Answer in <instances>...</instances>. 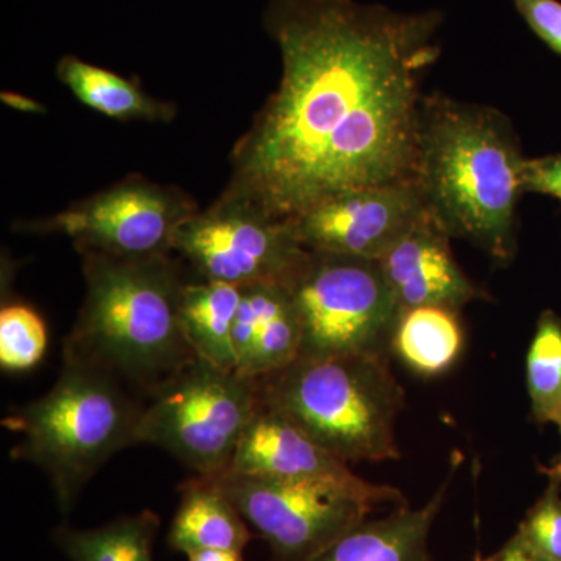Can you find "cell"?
Returning <instances> with one entry per match:
<instances>
[{
	"label": "cell",
	"mask_w": 561,
	"mask_h": 561,
	"mask_svg": "<svg viewBox=\"0 0 561 561\" xmlns=\"http://www.w3.org/2000/svg\"><path fill=\"white\" fill-rule=\"evenodd\" d=\"M481 561H496V559H494V557H493V559H490V560H481Z\"/></svg>",
	"instance_id": "obj_29"
},
{
	"label": "cell",
	"mask_w": 561,
	"mask_h": 561,
	"mask_svg": "<svg viewBox=\"0 0 561 561\" xmlns=\"http://www.w3.org/2000/svg\"><path fill=\"white\" fill-rule=\"evenodd\" d=\"M524 161L501 111L442 94L424 98L413 183L427 216L449 238L470 241L497 262L512 260Z\"/></svg>",
	"instance_id": "obj_2"
},
{
	"label": "cell",
	"mask_w": 561,
	"mask_h": 561,
	"mask_svg": "<svg viewBox=\"0 0 561 561\" xmlns=\"http://www.w3.org/2000/svg\"><path fill=\"white\" fill-rule=\"evenodd\" d=\"M158 529V515L144 511L98 529L60 527L54 540L70 561H153L151 545Z\"/></svg>",
	"instance_id": "obj_20"
},
{
	"label": "cell",
	"mask_w": 561,
	"mask_h": 561,
	"mask_svg": "<svg viewBox=\"0 0 561 561\" xmlns=\"http://www.w3.org/2000/svg\"><path fill=\"white\" fill-rule=\"evenodd\" d=\"M546 472L549 476L548 489L513 537L535 556L561 561V483L553 472Z\"/></svg>",
	"instance_id": "obj_23"
},
{
	"label": "cell",
	"mask_w": 561,
	"mask_h": 561,
	"mask_svg": "<svg viewBox=\"0 0 561 561\" xmlns=\"http://www.w3.org/2000/svg\"><path fill=\"white\" fill-rule=\"evenodd\" d=\"M463 343L457 311L442 306H421L401 313L391 350L421 375L448 370Z\"/></svg>",
	"instance_id": "obj_19"
},
{
	"label": "cell",
	"mask_w": 561,
	"mask_h": 561,
	"mask_svg": "<svg viewBox=\"0 0 561 561\" xmlns=\"http://www.w3.org/2000/svg\"><path fill=\"white\" fill-rule=\"evenodd\" d=\"M257 382L262 405L346 463L400 459L397 420L404 393L389 356L298 357Z\"/></svg>",
	"instance_id": "obj_4"
},
{
	"label": "cell",
	"mask_w": 561,
	"mask_h": 561,
	"mask_svg": "<svg viewBox=\"0 0 561 561\" xmlns=\"http://www.w3.org/2000/svg\"><path fill=\"white\" fill-rule=\"evenodd\" d=\"M413 181L335 195L290 220L306 250L379 261L424 216Z\"/></svg>",
	"instance_id": "obj_11"
},
{
	"label": "cell",
	"mask_w": 561,
	"mask_h": 561,
	"mask_svg": "<svg viewBox=\"0 0 561 561\" xmlns=\"http://www.w3.org/2000/svg\"><path fill=\"white\" fill-rule=\"evenodd\" d=\"M523 191L549 195L561 202V153L524 161Z\"/></svg>",
	"instance_id": "obj_25"
},
{
	"label": "cell",
	"mask_w": 561,
	"mask_h": 561,
	"mask_svg": "<svg viewBox=\"0 0 561 561\" xmlns=\"http://www.w3.org/2000/svg\"><path fill=\"white\" fill-rule=\"evenodd\" d=\"M81 257L87 295L66 339L65 360L91 365L153 394L195 357L180 327L186 286L181 265L171 253Z\"/></svg>",
	"instance_id": "obj_3"
},
{
	"label": "cell",
	"mask_w": 561,
	"mask_h": 561,
	"mask_svg": "<svg viewBox=\"0 0 561 561\" xmlns=\"http://www.w3.org/2000/svg\"><path fill=\"white\" fill-rule=\"evenodd\" d=\"M548 471L553 472V474H556L557 478H559V481L561 483V456L560 459L557 460L556 463H553L552 468H548Z\"/></svg>",
	"instance_id": "obj_28"
},
{
	"label": "cell",
	"mask_w": 561,
	"mask_h": 561,
	"mask_svg": "<svg viewBox=\"0 0 561 561\" xmlns=\"http://www.w3.org/2000/svg\"><path fill=\"white\" fill-rule=\"evenodd\" d=\"M136 402L108 373L65 360L58 381L44 397L3 420L22 435L11 456L46 472L62 515L114 454L138 445Z\"/></svg>",
	"instance_id": "obj_5"
},
{
	"label": "cell",
	"mask_w": 561,
	"mask_h": 561,
	"mask_svg": "<svg viewBox=\"0 0 561 561\" xmlns=\"http://www.w3.org/2000/svg\"><path fill=\"white\" fill-rule=\"evenodd\" d=\"M456 467L454 463L442 489L424 507L412 511L401 505L383 518L367 519L309 561H432L427 548L432 523Z\"/></svg>",
	"instance_id": "obj_15"
},
{
	"label": "cell",
	"mask_w": 561,
	"mask_h": 561,
	"mask_svg": "<svg viewBox=\"0 0 561 561\" xmlns=\"http://www.w3.org/2000/svg\"><path fill=\"white\" fill-rule=\"evenodd\" d=\"M449 241L424 213L379 260L401 312L421 306L459 311L481 297V290L457 264Z\"/></svg>",
	"instance_id": "obj_13"
},
{
	"label": "cell",
	"mask_w": 561,
	"mask_h": 561,
	"mask_svg": "<svg viewBox=\"0 0 561 561\" xmlns=\"http://www.w3.org/2000/svg\"><path fill=\"white\" fill-rule=\"evenodd\" d=\"M187 561H243L242 552L220 551V549H205L186 553Z\"/></svg>",
	"instance_id": "obj_27"
},
{
	"label": "cell",
	"mask_w": 561,
	"mask_h": 561,
	"mask_svg": "<svg viewBox=\"0 0 561 561\" xmlns=\"http://www.w3.org/2000/svg\"><path fill=\"white\" fill-rule=\"evenodd\" d=\"M242 287L219 280L186 283L181 291L180 327L195 356L210 362L221 370L236 371V313L241 302Z\"/></svg>",
	"instance_id": "obj_17"
},
{
	"label": "cell",
	"mask_w": 561,
	"mask_h": 561,
	"mask_svg": "<svg viewBox=\"0 0 561 561\" xmlns=\"http://www.w3.org/2000/svg\"><path fill=\"white\" fill-rule=\"evenodd\" d=\"M300 357L389 356L401 309L381 262L309 251L289 283Z\"/></svg>",
	"instance_id": "obj_7"
},
{
	"label": "cell",
	"mask_w": 561,
	"mask_h": 561,
	"mask_svg": "<svg viewBox=\"0 0 561 561\" xmlns=\"http://www.w3.org/2000/svg\"><path fill=\"white\" fill-rule=\"evenodd\" d=\"M527 390L538 424H553L561 435V320L545 311L527 353Z\"/></svg>",
	"instance_id": "obj_21"
},
{
	"label": "cell",
	"mask_w": 561,
	"mask_h": 561,
	"mask_svg": "<svg viewBox=\"0 0 561 561\" xmlns=\"http://www.w3.org/2000/svg\"><path fill=\"white\" fill-rule=\"evenodd\" d=\"M238 508L206 478L195 476L181 485V502L168 535L173 551L205 549L243 552L251 531Z\"/></svg>",
	"instance_id": "obj_16"
},
{
	"label": "cell",
	"mask_w": 561,
	"mask_h": 561,
	"mask_svg": "<svg viewBox=\"0 0 561 561\" xmlns=\"http://www.w3.org/2000/svg\"><path fill=\"white\" fill-rule=\"evenodd\" d=\"M173 251L206 280L245 287L287 284L308 256L290 220L234 198L220 197L181 224Z\"/></svg>",
	"instance_id": "obj_10"
},
{
	"label": "cell",
	"mask_w": 561,
	"mask_h": 561,
	"mask_svg": "<svg viewBox=\"0 0 561 561\" xmlns=\"http://www.w3.org/2000/svg\"><path fill=\"white\" fill-rule=\"evenodd\" d=\"M49 334L39 316L25 302H7L0 311V367L22 373L38 365L47 351Z\"/></svg>",
	"instance_id": "obj_22"
},
{
	"label": "cell",
	"mask_w": 561,
	"mask_h": 561,
	"mask_svg": "<svg viewBox=\"0 0 561 561\" xmlns=\"http://www.w3.org/2000/svg\"><path fill=\"white\" fill-rule=\"evenodd\" d=\"M494 559H496V561H548L541 559V557L535 556L534 552H530L529 549L516 540L515 537L505 545V548L502 549Z\"/></svg>",
	"instance_id": "obj_26"
},
{
	"label": "cell",
	"mask_w": 561,
	"mask_h": 561,
	"mask_svg": "<svg viewBox=\"0 0 561 561\" xmlns=\"http://www.w3.org/2000/svg\"><path fill=\"white\" fill-rule=\"evenodd\" d=\"M55 72L83 105L111 119L171 122L175 117L172 103L158 101L135 81L73 55L62 57Z\"/></svg>",
	"instance_id": "obj_18"
},
{
	"label": "cell",
	"mask_w": 561,
	"mask_h": 561,
	"mask_svg": "<svg viewBox=\"0 0 561 561\" xmlns=\"http://www.w3.org/2000/svg\"><path fill=\"white\" fill-rule=\"evenodd\" d=\"M206 479L260 531L278 561L312 560L379 507L378 502L330 483L231 470Z\"/></svg>",
	"instance_id": "obj_8"
},
{
	"label": "cell",
	"mask_w": 561,
	"mask_h": 561,
	"mask_svg": "<svg viewBox=\"0 0 561 561\" xmlns=\"http://www.w3.org/2000/svg\"><path fill=\"white\" fill-rule=\"evenodd\" d=\"M442 22L356 0H268L280 79L236 142L221 197L291 220L345 192L413 181Z\"/></svg>",
	"instance_id": "obj_1"
},
{
	"label": "cell",
	"mask_w": 561,
	"mask_h": 561,
	"mask_svg": "<svg viewBox=\"0 0 561 561\" xmlns=\"http://www.w3.org/2000/svg\"><path fill=\"white\" fill-rule=\"evenodd\" d=\"M516 11L538 36L561 57V2L560 0H512Z\"/></svg>",
	"instance_id": "obj_24"
},
{
	"label": "cell",
	"mask_w": 561,
	"mask_h": 561,
	"mask_svg": "<svg viewBox=\"0 0 561 561\" xmlns=\"http://www.w3.org/2000/svg\"><path fill=\"white\" fill-rule=\"evenodd\" d=\"M232 346L236 371L251 379L264 378L300 357L301 324L286 284L242 287Z\"/></svg>",
	"instance_id": "obj_14"
},
{
	"label": "cell",
	"mask_w": 561,
	"mask_h": 561,
	"mask_svg": "<svg viewBox=\"0 0 561 561\" xmlns=\"http://www.w3.org/2000/svg\"><path fill=\"white\" fill-rule=\"evenodd\" d=\"M230 470L291 481L330 483L379 505H405L400 490L364 481L350 470L345 460L262 402L260 411L243 432Z\"/></svg>",
	"instance_id": "obj_12"
},
{
	"label": "cell",
	"mask_w": 561,
	"mask_h": 561,
	"mask_svg": "<svg viewBox=\"0 0 561 561\" xmlns=\"http://www.w3.org/2000/svg\"><path fill=\"white\" fill-rule=\"evenodd\" d=\"M197 210L179 187L130 175L54 216L18 221L16 230L66 236L80 254L150 257L172 253L181 224Z\"/></svg>",
	"instance_id": "obj_9"
},
{
	"label": "cell",
	"mask_w": 561,
	"mask_h": 561,
	"mask_svg": "<svg viewBox=\"0 0 561 561\" xmlns=\"http://www.w3.org/2000/svg\"><path fill=\"white\" fill-rule=\"evenodd\" d=\"M261 409L260 382L195 356L142 408L136 443L164 449L197 476L230 470L250 421Z\"/></svg>",
	"instance_id": "obj_6"
}]
</instances>
